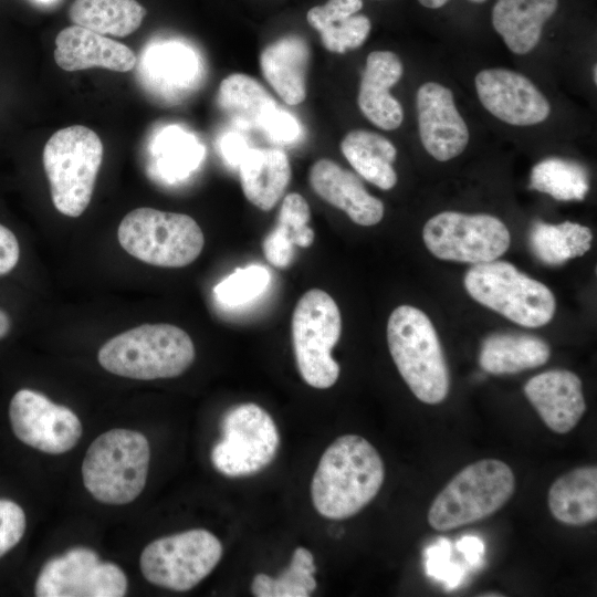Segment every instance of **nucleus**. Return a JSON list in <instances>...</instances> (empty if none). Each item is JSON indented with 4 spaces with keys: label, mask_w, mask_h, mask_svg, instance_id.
I'll use <instances>...</instances> for the list:
<instances>
[{
    "label": "nucleus",
    "mask_w": 597,
    "mask_h": 597,
    "mask_svg": "<svg viewBox=\"0 0 597 597\" xmlns=\"http://www.w3.org/2000/svg\"><path fill=\"white\" fill-rule=\"evenodd\" d=\"M530 188L556 200H583L589 190L586 169L576 161L549 157L537 163L531 171Z\"/></svg>",
    "instance_id": "2f4dec72"
},
{
    "label": "nucleus",
    "mask_w": 597,
    "mask_h": 597,
    "mask_svg": "<svg viewBox=\"0 0 597 597\" xmlns=\"http://www.w3.org/2000/svg\"><path fill=\"white\" fill-rule=\"evenodd\" d=\"M222 551L209 531L189 530L149 543L140 555V570L156 586L187 591L213 570Z\"/></svg>",
    "instance_id": "9b49d317"
},
{
    "label": "nucleus",
    "mask_w": 597,
    "mask_h": 597,
    "mask_svg": "<svg viewBox=\"0 0 597 597\" xmlns=\"http://www.w3.org/2000/svg\"><path fill=\"white\" fill-rule=\"evenodd\" d=\"M126 590L124 572L83 547L46 562L34 587L38 597H122Z\"/></svg>",
    "instance_id": "ddd939ff"
},
{
    "label": "nucleus",
    "mask_w": 597,
    "mask_h": 597,
    "mask_svg": "<svg viewBox=\"0 0 597 597\" xmlns=\"http://www.w3.org/2000/svg\"><path fill=\"white\" fill-rule=\"evenodd\" d=\"M314 192L329 205L343 210L359 226H374L384 217V203L371 196L360 179L337 163L321 158L308 171Z\"/></svg>",
    "instance_id": "a211bd4d"
},
{
    "label": "nucleus",
    "mask_w": 597,
    "mask_h": 597,
    "mask_svg": "<svg viewBox=\"0 0 597 597\" xmlns=\"http://www.w3.org/2000/svg\"><path fill=\"white\" fill-rule=\"evenodd\" d=\"M314 557L304 547H296L289 567L277 577L258 574L251 585L256 597H307L316 588Z\"/></svg>",
    "instance_id": "473e14b6"
},
{
    "label": "nucleus",
    "mask_w": 597,
    "mask_h": 597,
    "mask_svg": "<svg viewBox=\"0 0 597 597\" xmlns=\"http://www.w3.org/2000/svg\"><path fill=\"white\" fill-rule=\"evenodd\" d=\"M362 8L363 0H327L311 8L306 20L327 51L343 54L363 45L370 33L369 18L357 14Z\"/></svg>",
    "instance_id": "5701e85b"
},
{
    "label": "nucleus",
    "mask_w": 597,
    "mask_h": 597,
    "mask_svg": "<svg viewBox=\"0 0 597 597\" xmlns=\"http://www.w3.org/2000/svg\"><path fill=\"white\" fill-rule=\"evenodd\" d=\"M421 6L429 8V9H438L443 7L449 0H418ZM474 3H482L486 0H469Z\"/></svg>",
    "instance_id": "c03bdc74"
},
{
    "label": "nucleus",
    "mask_w": 597,
    "mask_h": 597,
    "mask_svg": "<svg viewBox=\"0 0 597 597\" xmlns=\"http://www.w3.org/2000/svg\"><path fill=\"white\" fill-rule=\"evenodd\" d=\"M551 356L545 341L525 334H493L481 346L479 364L492 375H511L544 365Z\"/></svg>",
    "instance_id": "bb28decb"
},
{
    "label": "nucleus",
    "mask_w": 597,
    "mask_h": 597,
    "mask_svg": "<svg viewBox=\"0 0 597 597\" xmlns=\"http://www.w3.org/2000/svg\"><path fill=\"white\" fill-rule=\"evenodd\" d=\"M548 509L561 523L584 526L597 519V468L584 465L561 475L551 485Z\"/></svg>",
    "instance_id": "393cba45"
},
{
    "label": "nucleus",
    "mask_w": 597,
    "mask_h": 597,
    "mask_svg": "<svg viewBox=\"0 0 597 597\" xmlns=\"http://www.w3.org/2000/svg\"><path fill=\"white\" fill-rule=\"evenodd\" d=\"M310 219V206L302 195L291 192L284 197L276 224L262 244L269 263L279 269L287 268L295 247L307 248L313 243L315 233L308 226Z\"/></svg>",
    "instance_id": "a878e982"
},
{
    "label": "nucleus",
    "mask_w": 597,
    "mask_h": 597,
    "mask_svg": "<svg viewBox=\"0 0 597 597\" xmlns=\"http://www.w3.org/2000/svg\"><path fill=\"white\" fill-rule=\"evenodd\" d=\"M163 170L170 177H182L197 167L202 151L195 139L179 129H169L159 139Z\"/></svg>",
    "instance_id": "c9c22d12"
},
{
    "label": "nucleus",
    "mask_w": 597,
    "mask_h": 597,
    "mask_svg": "<svg viewBox=\"0 0 597 597\" xmlns=\"http://www.w3.org/2000/svg\"><path fill=\"white\" fill-rule=\"evenodd\" d=\"M121 247L137 260L160 268H184L201 253L205 237L193 218L143 207L128 212L117 230Z\"/></svg>",
    "instance_id": "0eeeda50"
},
{
    "label": "nucleus",
    "mask_w": 597,
    "mask_h": 597,
    "mask_svg": "<svg viewBox=\"0 0 597 597\" xmlns=\"http://www.w3.org/2000/svg\"><path fill=\"white\" fill-rule=\"evenodd\" d=\"M475 90L484 108L502 122L530 126L544 122L551 106L523 74L506 69H485L475 75Z\"/></svg>",
    "instance_id": "2eb2a0df"
},
{
    "label": "nucleus",
    "mask_w": 597,
    "mask_h": 597,
    "mask_svg": "<svg viewBox=\"0 0 597 597\" xmlns=\"http://www.w3.org/2000/svg\"><path fill=\"white\" fill-rule=\"evenodd\" d=\"M261 130L276 143L291 144L301 137L302 126L292 114L277 108L268 118Z\"/></svg>",
    "instance_id": "4c0bfd02"
},
{
    "label": "nucleus",
    "mask_w": 597,
    "mask_h": 597,
    "mask_svg": "<svg viewBox=\"0 0 597 597\" xmlns=\"http://www.w3.org/2000/svg\"><path fill=\"white\" fill-rule=\"evenodd\" d=\"M457 546L471 563H476L480 555L483 553V544L476 537H463L460 542H458Z\"/></svg>",
    "instance_id": "79ce46f5"
},
{
    "label": "nucleus",
    "mask_w": 597,
    "mask_h": 597,
    "mask_svg": "<svg viewBox=\"0 0 597 597\" xmlns=\"http://www.w3.org/2000/svg\"><path fill=\"white\" fill-rule=\"evenodd\" d=\"M593 70H594V82L596 83L597 82V76H596L597 66H596V64L593 66Z\"/></svg>",
    "instance_id": "49530a36"
},
{
    "label": "nucleus",
    "mask_w": 597,
    "mask_h": 597,
    "mask_svg": "<svg viewBox=\"0 0 597 597\" xmlns=\"http://www.w3.org/2000/svg\"><path fill=\"white\" fill-rule=\"evenodd\" d=\"M422 239L434 256L471 264L496 260L511 243L510 231L499 218L455 211H443L430 218L423 227Z\"/></svg>",
    "instance_id": "f8f14e48"
},
{
    "label": "nucleus",
    "mask_w": 597,
    "mask_h": 597,
    "mask_svg": "<svg viewBox=\"0 0 597 597\" xmlns=\"http://www.w3.org/2000/svg\"><path fill=\"white\" fill-rule=\"evenodd\" d=\"M341 150L355 171L370 184L389 190L397 184L392 164L397 149L385 136L365 129L345 135Z\"/></svg>",
    "instance_id": "cd10ccee"
},
{
    "label": "nucleus",
    "mask_w": 597,
    "mask_h": 597,
    "mask_svg": "<svg viewBox=\"0 0 597 597\" xmlns=\"http://www.w3.org/2000/svg\"><path fill=\"white\" fill-rule=\"evenodd\" d=\"M416 107L420 140L429 155L447 161L465 149L469 130L451 90L436 82L423 83L416 94Z\"/></svg>",
    "instance_id": "dca6fc26"
},
{
    "label": "nucleus",
    "mask_w": 597,
    "mask_h": 597,
    "mask_svg": "<svg viewBox=\"0 0 597 597\" xmlns=\"http://www.w3.org/2000/svg\"><path fill=\"white\" fill-rule=\"evenodd\" d=\"M402 72L399 56L391 51H373L366 59L357 103L364 116L381 129L394 130L402 123V106L389 91Z\"/></svg>",
    "instance_id": "aec40b11"
},
{
    "label": "nucleus",
    "mask_w": 597,
    "mask_h": 597,
    "mask_svg": "<svg viewBox=\"0 0 597 597\" xmlns=\"http://www.w3.org/2000/svg\"><path fill=\"white\" fill-rule=\"evenodd\" d=\"M449 553V543L447 541H442L440 546L431 547L427 561V572L430 576L443 578L451 585V583L454 584L459 580L460 568H452L447 565Z\"/></svg>",
    "instance_id": "58836bf2"
},
{
    "label": "nucleus",
    "mask_w": 597,
    "mask_h": 597,
    "mask_svg": "<svg viewBox=\"0 0 597 597\" xmlns=\"http://www.w3.org/2000/svg\"><path fill=\"white\" fill-rule=\"evenodd\" d=\"M9 418L21 442L45 453L67 452L82 436V423L71 409L32 389H20L13 395Z\"/></svg>",
    "instance_id": "4468645a"
},
{
    "label": "nucleus",
    "mask_w": 597,
    "mask_h": 597,
    "mask_svg": "<svg viewBox=\"0 0 597 597\" xmlns=\"http://www.w3.org/2000/svg\"><path fill=\"white\" fill-rule=\"evenodd\" d=\"M39 1H42V2H50V1H52V0H39Z\"/></svg>",
    "instance_id": "de8ad7c7"
},
{
    "label": "nucleus",
    "mask_w": 597,
    "mask_h": 597,
    "mask_svg": "<svg viewBox=\"0 0 597 597\" xmlns=\"http://www.w3.org/2000/svg\"><path fill=\"white\" fill-rule=\"evenodd\" d=\"M515 476L505 462L482 459L459 471L439 492L428 511L429 525L446 532L498 512L513 495Z\"/></svg>",
    "instance_id": "423d86ee"
},
{
    "label": "nucleus",
    "mask_w": 597,
    "mask_h": 597,
    "mask_svg": "<svg viewBox=\"0 0 597 597\" xmlns=\"http://www.w3.org/2000/svg\"><path fill=\"white\" fill-rule=\"evenodd\" d=\"M523 391L543 422L556 433L572 431L586 411L582 380L566 369L535 375Z\"/></svg>",
    "instance_id": "f3484780"
},
{
    "label": "nucleus",
    "mask_w": 597,
    "mask_h": 597,
    "mask_svg": "<svg viewBox=\"0 0 597 597\" xmlns=\"http://www.w3.org/2000/svg\"><path fill=\"white\" fill-rule=\"evenodd\" d=\"M481 596H486V597H489V596H503V594H498V593L492 591V594L486 593V594H483Z\"/></svg>",
    "instance_id": "a18cd8bd"
},
{
    "label": "nucleus",
    "mask_w": 597,
    "mask_h": 597,
    "mask_svg": "<svg viewBox=\"0 0 597 597\" xmlns=\"http://www.w3.org/2000/svg\"><path fill=\"white\" fill-rule=\"evenodd\" d=\"M238 167L245 198L261 210L274 208L291 180L286 154L277 148H249Z\"/></svg>",
    "instance_id": "4be33fe9"
},
{
    "label": "nucleus",
    "mask_w": 597,
    "mask_h": 597,
    "mask_svg": "<svg viewBox=\"0 0 597 597\" xmlns=\"http://www.w3.org/2000/svg\"><path fill=\"white\" fill-rule=\"evenodd\" d=\"M148 73L151 78L167 85L188 83L195 71V56L187 48L165 45L153 48L148 52Z\"/></svg>",
    "instance_id": "f704fd0d"
},
{
    "label": "nucleus",
    "mask_w": 597,
    "mask_h": 597,
    "mask_svg": "<svg viewBox=\"0 0 597 597\" xmlns=\"http://www.w3.org/2000/svg\"><path fill=\"white\" fill-rule=\"evenodd\" d=\"M248 149L244 140L234 135L227 136L222 142V153L232 165H239Z\"/></svg>",
    "instance_id": "a19ab883"
},
{
    "label": "nucleus",
    "mask_w": 597,
    "mask_h": 597,
    "mask_svg": "<svg viewBox=\"0 0 597 597\" xmlns=\"http://www.w3.org/2000/svg\"><path fill=\"white\" fill-rule=\"evenodd\" d=\"M54 60L67 72L92 67L128 72L137 63L136 54L127 45L76 24L56 35Z\"/></svg>",
    "instance_id": "6ab92c4d"
},
{
    "label": "nucleus",
    "mask_w": 597,
    "mask_h": 597,
    "mask_svg": "<svg viewBox=\"0 0 597 597\" xmlns=\"http://www.w3.org/2000/svg\"><path fill=\"white\" fill-rule=\"evenodd\" d=\"M387 343L399 374L416 398L429 405L442 402L449 394L450 374L429 317L410 305L396 307L388 318Z\"/></svg>",
    "instance_id": "7ed1b4c3"
},
{
    "label": "nucleus",
    "mask_w": 597,
    "mask_h": 597,
    "mask_svg": "<svg viewBox=\"0 0 597 597\" xmlns=\"http://www.w3.org/2000/svg\"><path fill=\"white\" fill-rule=\"evenodd\" d=\"M12 322L9 314L0 308V339L9 334Z\"/></svg>",
    "instance_id": "37998d69"
},
{
    "label": "nucleus",
    "mask_w": 597,
    "mask_h": 597,
    "mask_svg": "<svg viewBox=\"0 0 597 597\" xmlns=\"http://www.w3.org/2000/svg\"><path fill=\"white\" fill-rule=\"evenodd\" d=\"M270 280L271 275L266 268L251 264L235 269L214 286L213 293L220 303L239 306L261 295Z\"/></svg>",
    "instance_id": "72a5a7b5"
},
{
    "label": "nucleus",
    "mask_w": 597,
    "mask_h": 597,
    "mask_svg": "<svg viewBox=\"0 0 597 597\" xmlns=\"http://www.w3.org/2000/svg\"><path fill=\"white\" fill-rule=\"evenodd\" d=\"M311 50L304 39L287 35L266 45L260 55V67L265 81L289 105H297L306 97V75Z\"/></svg>",
    "instance_id": "412c9836"
},
{
    "label": "nucleus",
    "mask_w": 597,
    "mask_h": 597,
    "mask_svg": "<svg viewBox=\"0 0 597 597\" xmlns=\"http://www.w3.org/2000/svg\"><path fill=\"white\" fill-rule=\"evenodd\" d=\"M190 336L172 324H143L107 341L98 363L107 371L132 379L153 380L181 375L193 362Z\"/></svg>",
    "instance_id": "f03ea898"
},
{
    "label": "nucleus",
    "mask_w": 597,
    "mask_h": 597,
    "mask_svg": "<svg viewBox=\"0 0 597 597\" xmlns=\"http://www.w3.org/2000/svg\"><path fill=\"white\" fill-rule=\"evenodd\" d=\"M558 0H498L492 24L515 54H526L538 43L543 25L555 13Z\"/></svg>",
    "instance_id": "b1692460"
},
{
    "label": "nucleus",
    "mask_w": 597,
    "mask_h": 597,
    "mask_svg": "<svg viewBox=\"0 0 597 597\" xmlns=\"http://www.w3.org/2000/svg\"><path fill=\"white\" fill-rule=\"evenodd\" d=\"M103 153L98 135L82 125L59 129L48 139L42 160L52 202L59 212L76 218L86 210Z\"/></svg>",
    "instance_id": "20e7f679"
},
{
    "label": "nucleus",
    "mask_w": 597,
    "mask_h": 597,
    "mask_svg": "<svg viewBox=\"0 0 597 597\" xmlns=\"http://www.w3.org/2000/svg\"><path fill=\"white\" fill-rule=\"evenodd\" d=\"M222 439L211 451V462L220 473L248 476L268 467L276 455L280 436L272 417L253 402L239 404L221 420Z\"/></svg>",
    "instance_id": "9d476101"
},
{
    "label": "nucleus",
    "mask_w": 597,
    "mask_h": 597,
    "mask_svg": "<svg viewBox=\"0 0 597 597\" xmlns=\"http://www.w3.org/2000/svg\"><path fill=\"white\" fill-rule=\"evenodd\" d=\"M591 240L588 227L570 221L558 224L536 221L528 233L532 252L548 265H559L584 255L590 249Z\"/></svg>",
    "instance_id": "7c9ffc66"
},
{
    "label": "nucleus",
    "mask_w": 597,
    "mask_h": 597,
    "mask_svg": "<svg viewBox=\"0 0 597 597\" xmlns=\"http://www.w3.org/2000/svg\"><path fill=\"white\" fill-rule=\"evenodd\" d=\"M149 459V443L143 433L127 429L106 431L86 451L83 483L102 503H130L145 488Z\"/></svg>",
    "instance_id": "39448f33"
},
{
    "label": "nucleus",
    "mask_w": 597,
    "mask_h": 597,
    "mask_svg": "<svg viewBox=\"0 0 597 597\" xmlns=\"http://www.w3.org/2000/svg\"><path fill=\"white\" fill-rule=\"evenodd\" d=\"M218 103L235 124L247 129H262L279 108L270 93L256 80L243 73L230 74L221 81Z\"/></svg>",
    "instance_id": "c85d7f7f"
},
{
    "label": "nucleus",
    "mask_w": 597,
    "mask_h": 597,
    "mask_svg": "<svg viewBox=\"0 0 597 597\" xmlns=\"http://www.w3.org/2000/svg\"><path fill=\"white\" fill-rule=\"evenodd\" d=\"M25 526L21 506L11 500L0 499V557L21 541Z\"/></svg>",
    "instance_id": "e433bc0d"
},
{
    "label": "nucleus",
    "mask_w": 597,
    "mask_h": 597,
    "mask_svg": "<svg viewBox=\"0 0 597 597\" xmlns=\"http://www.w3.org/2000/svg\"><path fill=\"white\" fill-rule=\"evenodd\" d=\"M146 12L136 0H75L69 17L74 24L96 33L124 38L140 27Z\"/></svg>",
    "instance_id": "c756f323"
},
{
    "label": "nucleus",
    "mask_w": 597,
    "mask_h": 597,
    "mask_svg": "<svg viewBox=\"0 0 597 597\" xmlns=\"http://www.w3.org/2000/svg\"><path fill=\"white\" fill-rule=\"evenodd\" d=\"M464 287L478 303L525 327L547 324L556 310L555 296L545 284L506 261L473 264Z\"/></svg>",
    "instance_id": "6e6552de"
},
{
    "label": "nucleus",
    "mask_w": 597,
    "mask_h": 597,
    "mask_svg": "<svg viewBox=\"0 0 597 597\" xmlns=\"http://www.w3.org/2000/svg\"><path fill=\"white\" fill-rule=\"evenodd\" d=\"M342 333V317L334 298L312 289L297 301L292 315V342L297 369L311 387L326 389L338 379L339 365L332 349Z\"/></svg>",
    "instance_id": "1a4fd4ad"
},
{
    "label": "nucleus",
    "mask_w": 597,
    "mask_h": 597,
    "mask_svg": "<svg viewBox=\"0 0 597 597\" xmlns=\"http://www.w3.org/2000/svg\"><path fill=\"white\" fill-rule=\"evenodd\" d=\"M20 259V244L15 234L0 223V276L9 274Z\"/></svg>",
    "instance_id": "ea45409f"
},
{
    "label": "nucleus",
    "mask_w": 597,
    "mask_h": 597,
    "mask_svg": "<svg viewBox=\"0 0 597 597\" xmlns=\"http://www.w3.org/2000/svg\"><path fill=\"white\" fill-rule=\"evenodd\" d=\"M384 479L376 448L358 434L341 436L324 451L313 475V505L331 520L350 517L374 500Z\"/></svg>",
    "instance_id": "f257e3e1"
}]
</instances>
